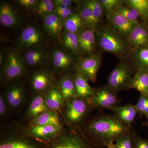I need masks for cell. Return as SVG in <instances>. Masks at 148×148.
<instances>
[{
    "label": "cell",
    "mask_w": 148,
    "mask_h": 148,
    "mask_svg": "<svg viewBox=\"0 0 148 148\" xmlns=\"http://www.w3.org/2000/svg\"><path fill=\"white\" fill-rule=\"evenodd\" d=\"M86 138L98 148L132 131L114 115L101 114L88 118L81 128Z\"/></svg>",
    "instance_id": "obj_1"
},
{
    "label": "cell",
    "mask_w": 148,
    "mask_h": 148,
    "mask_svg": "<svg viewBox=\"0 0 148 148\" xmlns=\"http://www.w3.org/2000/svg\"><path fill=\"white\" fill-rule=\"evenodd\" d=\"M95 35L97 51L112 53L120 61L129 58L132 49L127 37L118 33L109 24L99 27Z\"/></svg>",
    "instance_id": "obj_2"
},
{
    "label": "cell",
    "mask_w": 148,
    "mask_h": 148,
    "mask_svg": "<svg viewBox=\"0 0 148 148\" xmlns=\"http://www.w3.org/2000/svg\"><path fill=\"white\" fill-rule=\"evenodd\" d=\"M45 147V144L29 134L25 124L14 121L1 123L0 148Z\"/></svg>",
    "instance_id": "obj_3"
},
{
    "label": "cell",
    "mask_w": 148,
    "mask_h": 148,
    "mask_svg": "<svg viewBox=\"0 0 148 148\" xmlns=\"http://www.w3.org/2000/svg\"><path fill=\"white\" fill-rule=\"evenodd\" d=\"M92 110L90 99L75 97L64 101L61 116L67 125L81 129Z\"/></svg>",
    "instance_id": "obj_4"
},
{
    "label": "cell",
    "mask_w": 148,
    "mask_h": 148,
    "mask_svg": "<svg viewBox=\"0 0 148 148\" xmlns=\"http://www.w3.org/2000/svg\"><path fill=\"white\" fill-rule=\"evenodd\" d=\"M80 57L61 47H55L49 52V70L54 76L73 74Z\"/></svg>",
    "instance_id": "obj_5"
},
{
    "label": "cell",
    "mask_w": 148,
    "mask_h": 148,
    "mask_svg": "<svg viewBox=\"0 0 148 148\" xmlns=\"http://www.w3.org/2000/svg\"><path fill=\"white\" fill-rule=\"evenodd\" d=\"M27 69L22 54L17 49L7 51L4 65L1 69V85L3 88L12 82L22 79L27 74Z\"/></svg>",
    "instance_id": "obj_6"
},
{
    "label": "cell",
    "mask_w": 148,
    "mask_h": 148,
    "mask_svg": "<svg viewBox=\"0 0 148 148\" xmlns=\"http://www.w3.org/2000/svg\"><path fill=\"white\" fill-rule=\"evenodd\" d=\"M45 148H99L85 135L80 128L66 125L64 132L50 143Z\"/></svg>",
    "instance_id": "obj_7"
},
{
    "label": "cell",
    "mask_w": 148,
    "mask_h": 148,
    "mask_svg": "<svg viewBox=\"0 0 148 148\" xmlns=\"http://www.w3.org/2000/svg\"><path fill=\"white\" fill-rule=\"evenodd\" d=\"M127 61H120L108 78L107 85L116 93L130 89V84L136 70Z\"/></svg>",
    "instance_id": "obj_8"
},
{
    "label": "cell",
    "mask_w": 148,
    "mask_h": 148,
    "mask_svg": "<svg viewBox=\"0 0 148 148\" xmlns=\"http://www.w3.org/2000/svg\"><path fill=\"white\" fill-rule=\"evenodd\" d=\"M2 91L11 114L18 113L27 103L29 91L21 79L8 84Z\"/></svg>",
    "instance_id": "obj_9"
},
{
    "label": "cell",
    "mask_w": 148,
    "mask_h": 148,
    "mask_svg": "<svg viewBox=\"0 0 148 148\" xmlns=\"http://www.w3.org/2000/svg\"><path fill=\"white\" fill-rule=\"evenodd\" d=\"M45 30L38 25H29L21 31L16 41L17 50L26 51L41 46H47V36Z\"/></svg>",
    "instance_id": "obj_10"
},
{
    "label": "cell",
    "mask_w": 148,
    "mask_h": 148,
    "mask_svg": "<svg viewBox=\"0 0 148 148\" xmlns=\"http://www.w3.org/2000/svg\"><path fill=\"white\" fill-rule=\"evenodd\" d=\"M90 101L93 109H105L112 111L120 106V99L117 93L107 84L94 88Z\"/></svg>",
    "instance_id": "obj_11"
},
{
    "label": "cell",
    "mask_w": 148,
    "mask_h": 148,
    "mask_svg": "<svg viewBox=\"0 0 148 148\" xmlns=\"http://www.w3.org/2000/svg\"><path fill=\"white\" fill-rule=\"evenodd\" d=\"M29 87L33 95L45 94L56 85L55 76L49 69L41 68L35 69L29 75L28 79Z\"/></svg>",
    "instance_id": "obj_12"
},
{
    "label": "cell",
    "mask_w": 148,
    "mask_h": 148,
    "mask_svg": "<svg viewBox=\"0 0 148 148\" xmlns=\"http://www.w3.org/2000/svg\"><path fill=\"white\" fill-rule=\"evenodd\" d=\"M101 64L102 55L97 51L90 56L80 57L76 65L75 71L88 81L95 83Z\"/></svg>",
    "instance_id": "obj_13"
},
{
    "label": "cell",
    "mask_w": 148,
    "mask_h": 148,
    "mask_svg": "<svg viewBox=\"0 0 148 148\" xmlns=\"http://www.w3.org/2000/svg\"><path fill=\"white\" fill-rule=\"evenodd\" d=\"M49 52L47 46L37 47L23 51L22 57L27 69L45 68L49 64Z\"/></svg>",
    "instance_id": "obj_14"
},
{
    "label": "cell",
    "mask_w": 148,
    "mask_h": 148,
    "mask_svg": "<svg viewBox=\"0 0 148 148\" xmlns=\"http://www.w3.org/2000/svg\"><path fill=\"white\" fill-rule=\"evenodd\" d=\"M28 132L42 143H50L64 132L66 125H29L25 124Z\"/></svg>",
    "instance_id": "obj_15"
},
{
    "label": "cell",
    "mask_w": 148,
    "mask_h": 148,
    "mask_svg": "<svg viewBox=\"0 0 148 148\" xmlns=\"http://www.w3.org/2000/svg\"><path fill=\"white\" fill-rule=\"evenodd\" d=\"M22 23L20 14L9 2L1 1L0 4V24L6 28H15Z\"/></svg>",
    "instance_id": "obj_16"
},
{
    "label": "cell",
    "mask_w": 148,
    "mask_h": 148,
    "mask_svg": "<svg viewBox=\"0 0 148 148\" xmlns=\"http://www.w3.org/2000/svg\"><path fill=\"white\" fill-rule=\"evenodd\" d=\"M106 14L109 25L115 31L126 37L129 35L135 26L140 23L130 21L116 11Z\"/></svg>",
    "instance_id": "obj_17"
},
{
    "label": "cell",
    "mask_w": 148,
    "mask_h": 148,
    "mask_svg": "<svg viewBox=\"0 0 148 148\" xmlns=\"http://www.w3.org/2000/svg\"><path fill=\"white\" fill-rule=\"evenodd\" d=\"M48 110L49 109L46 103L45 94H34L24 114V118L27 124Z\"/></svg>",
    "instance_id": "obj_18"
},
{
    "label": "cell",
    "mask_w": 148,
    "mask_h": 148,
    "mask_svg": "<svg viewBox=\"0 0 148 148\" xmlns=\"http://www.w3.org/2000/svg\"><path fill=\"white\" fill-rule=\"evenodd\" d=\"M78 40L82 57L90 56L97 52L95 31L86 28L79 34Z\"/></svg>",
    "instance_id": "obj_19"
},
{
    "label": "cell",
    "mask_w": 148,
    "mask_h": 148,
    "mask_svg": "<svg viewBox=\"0 0 148 148\" xmlns=\"http://www.w3.org/2000/svg\"><path fill=\"white\" fill-rule=\"evenodd\" d=\"M43 16V27L48 36L58 39L64 30V21L55 12Z\"/></svg>",
    "instance_id": "obj_20"
},
{
    "label": "cell",
    "mask_w": 148,
    "mask_h": 148,
    "mask_svg": "<svg viewBox=\"0 0 148 148\" xmlns=\"http://www.w3.org/2000/svg\"><path fill=\"white\" fill-rule=\"evenodd\" d=\"M26 125H67L61 114L56 111L49 110L41 114Z\"/></svg>",
    "instance_id": "obj_21"
},
{
    "label": "cell",
    "mask_w": 148,
    "mask_h": 148,
    "mask_svg": "<svg viewBox=\"0 0 148 148\" xmlns=\"http://www.w3.org/2000/svg\"><path fill=\"white\" fill-rule=\"evenodd\" d=\"M114 115L127 126L131 128L137 116L139 115L135 105L127 103L120 106L112 111Z\"/></svg>",
    "instance_id": "obj_22"
},
{
    "label": "cell",
    "mask_w": 148,
    "mask_h": 148,
    "mask_svg": "<svg viewBox=\"0 0 148 148\" xmlns=\"http://www.w3.org/2000/svg\"><path fill=\"white\" fill-rule=\"evenodd\" d=\"M45 96L48 108L58 112L61 115L65 101L56 85L48 90Z\"/></svg>",
    "instance_id": "obj_23"
},
{
    "label": "cell",
    "mask_w": 148,
    "mask_h": 148,
    "mask_svg": "<svg viewBox=\"0 0 148 148\" xmlns=\"http://www.w3.org/2000/svg\"><path fill=\"white\" fill-rule=\"evenodd\" d=\"M61 47L69 52L82 56L79 43L78 35L64 29L58 38Z\"/></svg>",
    "instance_id": "obj_24"
},
{
    "label": "cell",
    "mask_w": 148,
    "mask_h": 148,
    "mask_svg": "<svg viewBox=\"0 0 148 148\" xmlns=\"http://www.w3.org/2000/svg\"><path fill=\"white\" fill-rule=\"evenodd\" d=\"M129 58L136 71L143 70L148 71V45L132 49Z\"/></svg>",
    "instance_id": "obj_25"
},
{
    "label": "cell",
    "mask_w": 148,
    "mask_h": 148,
    "mask_svg": "<svg viewBox=\"0 0 148 148\" xmlns=\"http://www.w3.org/2000/svg\"><path fill=\"white\" fill-rule=\"evenodd\" d=\"M72 76L75 84L76 97L90 99L94 88L90 86L88 81L77 71L72 74Z\"/></svg>",
    "instance_id": "obj_26"
},
{
    "label": "cell",
    "mask_w": 148,
    "mask_h": 148,
    "mask_svg": "<svg viewBox=\"0 0 148 148\" xmlns=\"http://www.w3.org/2000/svg\"><path fill=\"white\" fill-rule=\"evenodd\" d=\"M75 3H77L76 9L82 18L85 26L93 31H96L100 27V22L95 17L92 11L82 1H75Z\"/></svg>",
    "instance_id": "obj_27"
},
{
    "label": "cell",
    "mask_w": 148,
    "mask_h": 148,
    "mask_svg": "<svg viewBox=\"0 0 148 148\" xmlns=\"http://www.w3.org/2000/svg\"><path fill=\"white\" fill-rule=\"evenodd\" d=\"M72 74L63 75L58 77V79L56 80V86L63 95L64 101L76 97Z\"/></svg>",
    "instance_id": "obj_28"
},
{
    "label": "cell",
    "mask_w": 148,
    "mask_h": 148,
    "mask_svg": "<svg viewBox=\"0 0 148 148\" xmlns=\"http://www.w3.org/2000/svg\"><path fill=\"white\" fill-rule=\"evenodd\" d=\"M135 89L141 95H148V71L138 70L136 72L130 84V89Z\"/></svg>",
    "instance_id": "obj_29"
},
{
    "label": "cell",
    "mask_w": 148,
    "mask_h": 148,
    "mask_svg": "<svg viewBox=\"0 0 148 148\" xmlns=\"http://www.w3.org/2000/svg\"><path fill=\"white\" fill-rule=\"evenodd\" d=\"M64 23L65 30L78 35L87 28L77 10L69 18L64 21Z\"/></svg>",
    "instance_id": "obj_30"
},
{
    "label": "cell",
    "mask_w": 148,
    "mask_h": 148,
    "mask_svg": "<svg viewBox=\"0 0 148 148\" xmlns=\"http://www.w3.org/2000/svg\"><path fill=\"white\" fill-rule=\"evenodd\" d=\"M123 3L136 8L142 22L148 24V0H123Z\"/></svg>",
    "instance_id": "obj_31"
},
{
    "label": "cell",
    "mask_w": 148,
    "mask_h": 148,
    "mask_svg": "<svg viewBox=\"0 0 148 148\" xmlns=\"http://www.w3.org/2000/svg\"><path fill=\"white\" fill-rule=\"evenodd\" d=\"M116 11L121 14L130 21L135 23H139L140 22L139 21V18H140L139 12L134 8L127 5L123 3Z\"/></svg>",
    "instance_id": "obj_32"
},
{
    "label": "cell",
    "mask_w": 148,
    "mask_h": 148,
    "mask_svg": "<svg viewBox=\"0 0 148 148\" xmlns=\"http://www.w3.org/2000/svg\"><path fill=\"white\" fill-rule=\"evenodd\" d=\"M82 2L91 10L95 17L101 22L105 12L100 0H85Z\"/></svg>",
    "instance_id": "obj_33"
},
{
    "label": "cell",
    "mask_w": 148,
    "mask_h": 148,
    "mask_svg": "<svg viewBox=\"0 0 148 148\" xmlns=\"http://www.w3.org/2000/svg\"><path fill=\"white\" fill-rule=\"evenodd\" d=\"M55 8L52 0H40L38 3L36 12L44 16L54 12Z\"/></svg>",
    "instance_id": "obj_34"
},
{
    "label": "cell",
    "mask_w": 148,
    "mask_h": 148,
    "mask_svg": "<svg viewBox=\"0 0 148 148\" xmlns=\"http://www.w3.org/2000/svg\"><path fill=\"white\" fill-rule=\"evenodd\" d=\"M115 142L114 148H134L133 131L118 138Z\"/></svg>",
    "instance_id": "obj_35"
},
{
    "label": "cell",
    "mask_w": 148,
    "mask_h": 148,
    "mask_svg": "<svg viewBox=\"0 0 148 148\" xmlns=\"http://www.w3.org/2000/svg\"><path fill=\"white\" fill-rule=\"evenodd\" d=\"M139 115L148 120V95H141L135 105Z\"/></svg>",
    "instance_id": "obj_36"
},
{
    "label": "cell",
    "mask_w": 148,
    "mask_h": 148,
    "mask_svg": "<svg viewBox=\"0 0 148 148\" xmlns=\"http://www.w3.org/2000/svg\"><path fill=\"white\" fill-rule=\"evenodd\" d=\"M106 14L115 11L123 3V0H100Z\"/></svg>",
    "instance_id": "obj_37"
},
{
    "label": "cell",
    "mask_w": 148,
    "mask_h": 148,
    "mask_svg": "<svg viewBox=\"0 0 148 148\" xmlns=\"http://www.w3.org/2000/svg\"><path fill=\"white\" fill-rule=\"evenodd\" d=\"M10 114V111L7 102L5 98L2 91L0 92V119L2 122L1 123H5V121L8 118L9 115Z\"/></svg>",
    "instance_id": "obj_38"
},
{
    "label": "cell",
    "mask_w": 148,
    "mask_h": 148,
    "mask_svg": "<svg viewBox=\"0 0 148 148\" xmlns=\"http://www.w3.org/2000/svg\"><path fill=\"white\" fill-rule=\"evenodd\" d=\"M76 10V9L72 6L61 5L56 7L54 12L64 21L71 16Z\"/></svg>",
    "instance_id": "obj_39"
},
{
    "label": "cell",
    "mask_w": 148,
    "mask_h": 148,
    "mask_svg": "<svg viewBox=\"0 0 148 148\" xmlns=\"http://www.w3.org/2000/svg\"><path fill=\"white\" fill-rule=\"evenodd\" d=\"M19 5L25 9L31 12H36L38 0H17L16 1Z\"/></svg>",
    "instance_id": "obj_40"
},
{
    "label": "cell",
    "mask_w": 148,
    "mask_h": 148,
    "mask_svg": "<svg viewBox=\"0 0 148 148\" xmlns=\"http://www.w3.org/2000/svg\"><path fill=\"white\" fill-rule=\"evenodd\" d=\"M134 148H148V140L144 139L133 131Z\"/></svg>",
    "instance_id": "obj_41"
},
{
    "label": "cell",
    "mask_w": 148,
    "mask_h": 148,
    "mask_svg": "<svg viewBox=\"0 0 148 148\" xmlns=\"http://www.w3.org/2000/svg\"><path fill=\"white\" fill-rule=\"evenodd\" d=\"M55 6H67L71 7L73 3H75V1L72 0H53Z\"/></svg>",
    "instance_id": "obj_42"
},
{
    "label": "cell",
    "mask_w": 148,
    "mask_h": 148,
    "mask_svg": "<svg viewBox=\"0 0 148 148\" xmlns=\"http://www.w3.org/2000/svg\"><path fill=\"white\" fill-rule=\"evenodd\" d=\"M7 51L1 49L0 51V68L1 69L4 65L7 58Z\"/></svg>",
    "instance_id": "obj_43"
},
{
    "label": "cell",
    "mask_w": 148,
    "mask_h": 148,
    "mask_svg": "<svg viewBox=\"0 0 148 148\" xmlns=\"http://www.w3.org/2000/svg\"><path fill=\"white\" fill-rule=\"evenodd\" d=\"M114 141L111 142L110 143H109L108 145H107V147L108 148H114Z\"/></svg>",
    "instance_id": "obj_44"
},
{
    "label": "cell",
    "mask_w": 148,
    "mask_h": 148,
    "mask_svg": "<svg viewBox=\"0 0 148 148\" xmlns=\"http://www.w3.org/2000/svg\"><path fill=\"white\" fill-rule=\"evenodd\" d=\"M143 125L148 127V120L146 121V122L143 123Z\"/></svg>",
    "instance_id": "obj_45"
}]
</instances>
